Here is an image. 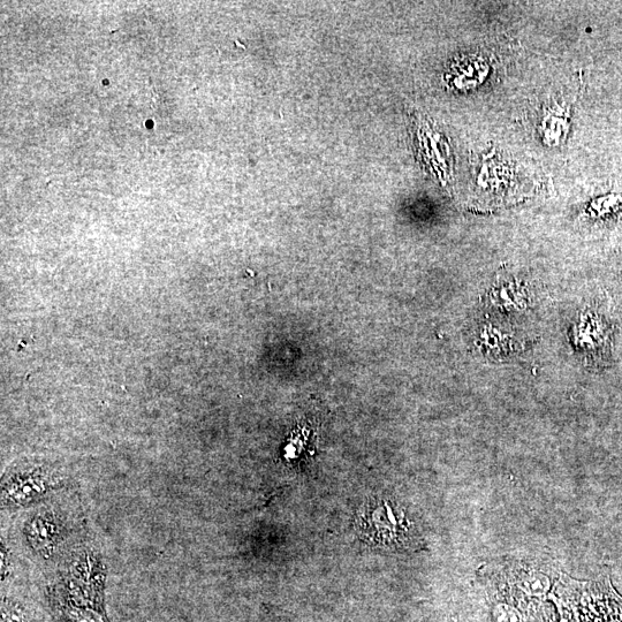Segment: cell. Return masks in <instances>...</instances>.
<instances>
[{
    "instance_id": "1",
    "label": "cell",
    "mask_w": 622,
    "mask_h": 622,
    "mask_svg": "<svg viewBox=\"0 0 622 622\" xmlns=\"http://www.w3.org/2000/svg\"><path fill=\"white\" fill-rule=\"evenodd\" d=\"M355 528L364 542L385 550H401L415 540L413 523L404 510L388 498H371L364 503L355 520Z\"/></svg>"
},
{
    "instance_id": "2",
    "label": "cell",
    "mask_w": 622,
    "mask_h": 622,
    "mask_svg": "<svg viewBox=\"0 0 622 622\" xmlns=\"http://www.w3.org/2000/svg\"><path fill=\"white\" fill-rule=\"evenodd\" d=\"M57 487L55 477L43 468H32L13 475L3 487L6 506H25L39 502Z\"/></svg>"
},
{
    "instance_id": "3",
    "label": "cell",
    "mask_w": 622,
    "mask_h": 622,
    "mask_svg": "<svg viewBox=\"0 0 622 622\" xmlns=\"http://www.w3.org/2000/svg\"><path fill=\"white\" fill-rule=\"evenodd\" d=\"M26 533L35 551L50 556L63 541L65 527L55 514L41 513L27 523Z\"/></svg>"
},
{
    "instance_id": "4",
    "label": "cell",
    "mask_w": 622,
    "mask_h": 622,
    "mask_svg": "<svg viewBox=\"0 0 622 622\" xmlns=\"http://www.w3.org/2000/svg\"><path fill=\"white\" fill-rule=\"evenodd\" d=\"M579 345L596 359L602 360L610 354L612 330L602 316L589 314L579 325Z\"/></svg>"
},
{
    "instance_id": "5",
    "label": "cell",
    "mask_w": 622,
    "mask_h": 622,
    "mask_svg": "<svg viewBox=\"0 0 622 622\" xmlns=\"http://www.w3.org/2000/svg\"><path fill=\"white\" fill-rule=\"evenodd\" d=\"M62 609L68 622H109L105 613L87 608V606L67 602L62 605Z\"/></svg>"
},
{
    "instance_id": "6",
    "label": "cell",
    "mask_w": 622,
    "mask_h": 622,
    "mask_svg": "<svg viewBox=\"0 0 622 622\" xmlns=\"http://www.w3.org/2000/svg\"><path fill=\"white\" fill-rule=\"evenodd\" d=\"M521 588L525 591L526 595L541 598L549 593L551 582L549 578H546L543 574H530L527 578L523 579Z\"/></svg>"
},
{
    "instance_id": "7",
    "label": "cell",
    "mask_w": 622,
    "mask_h": 622,
    "mask_svg": "<svg viewBox=\"0 0 622 622\" xmlns=\"http://www.w3.org/2000/svg\"><path fill=\"white\" fill-rule=\"evenodd\" d=\"M2 622H36L33 614L17 602L4 601Z\"/></svg>"
},
{
    "instance_id": "8",
    "label": "cell",
    "mask_w": 622,
    "mask_h": 622,
    "mask_svg": "<svg viewBox=\"0 0 622 622\" xmlns=\"http://www.w3.org/2000/svg\"><path fill=\"white\" fill-rule=\"evenodd\" d=\"M493 620L495 622H522V613L510 604H498L493 608Z\"/></svg>"
}]
</instances>
